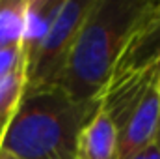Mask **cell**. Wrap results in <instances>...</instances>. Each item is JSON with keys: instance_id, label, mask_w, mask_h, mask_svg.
Returning <instances> with one entry per match:
<instances>
[{"instance_id": "30bf717a", "label": "cell", "mask_w": 160, "mask_h": 159, "mask_svg": "<svg viewBox=\"0 0 160 159\" xmlns=\"http://www.w3.org/2000/svg\"><path fill=\"white\" fill-rule=\"evenodd\" d=\"M19 66H22V58H21L19 47L0 49V82L6 79L9 73H13Z\"/></svg>"}, {"instance_id": "7c38bea8", "label": "cell", "mask_w": 160, "mask_h": 159, "mask_svg": "<svg viewBox=\"0 0 160 159\" xmlns=\"http://www.w3.org/2000/svg\"><path fill=\"white\" fill-rule=\"evenodd\" d=\"M0 159H17L11 152H8V150H4V148H0Z\"/></svg>"}, {"instance_id": "8fae6325", "label": "cell", "mask_w": 160, "mask_h": 159, "mask_svg": "<svg viewBox=\"0 0 160 159\" xmlns=\"http://www.w3.org/2000/svg\"><path fill=\"white\" fill-rule=\"evenodd\" d=\"M140 159H160V144L157 140H153L147 148L140 152Z\"/></svg>"}, {"instance_id": "8992f818", "label": "cell", "mask_w": 160, "mask_h": 159, "mask_svg": "<svg viewBox=\"0 0 160 159\" xmlns=\"http://www.w3.org/2000/svg\"><path fill=\"white\" fill-rule=\"evenodd\" d=\"M75 159H118V127L101 101L78 131Z\"/></svg>"}, {"instance_id": "277c9868", "label": "cell", "mask_w": 160, "mask_h": 159, "mask_svg": "<svg viewBox=\"0 0 160 159\" xmlns=\"http://www.w3.org/2000/svg\"><path fill=\"white\" fill-rule=\"evenodd\" d=\"M160 123L158 77L149 84L142 99L118 129V159H128L157 140Z\"/></svg>"}, {"instance_id": "5bb4252c", "label": "cell", "mask_w": 160, "mask_h": 159, "mask_svg": "<svg viewBox=\"0 0 160 159\" xmlns=\"http://www.w3.org/2000/svg\"><path fill=\"white\" fill-rule=\"evenodd\" d=\"M158 90H160V69H158Z\"/></svg>"}, {"instance_id": "7a4b0ae2", "label": "cell", "mask_w": 160, "mask_h": 159, "mask_svg": "<svg viewBox=\"0 0 160 159\" xmlns=\"http://www.w3.org/2000/svg\"><path fill=\"white\" fill-rule=\"evenodd\" d=\"M97 107L99 99L80 101L58 86L24 94L0 148L17 159H75L78 131Z\"/></svg>"}, {"instance_id": "3957f363", "label": "cell", "mask_w": 160, "mask_h": 159, "mask_svg": "<svg viewBox=\"0 0 160 159\" xmlns=\"http://www.w3.org/2000/svg\"><path fill=\"white\" fill-rule=\"evenodd\" d=\"M95 0H63L48 32L24 68V94L58 86L80 26Z\"/></svg>"}, {"instance_id": "52a82bcc", "label": "cell", "mask_w": 160, "mask_h": 159, "mask_svg": "<svg viewBox=\"0 0 160 159\" xmlns=\"http://www.w3.org/2000/svg\"><path fill=\"white\" fill-rule=\"evenodd\" d=\"M63 0H28L26 2V15H24V28H22V38H21V58H22V66L26 68L41 41L45 38V34L48 32L60 6Z\"/></svg>"}, {"instance_id": "6da1fadb", "label": "cell", "mask_w": 160, "mask_h": 159, "mask_svg": "<svg viewBox=\"0 0 160 159\" xmlns=\"http://www.w3.org/2000/svg\"><path fill=\"white\" fill-rule=\"evenodd\" d=\"M155 4L153 0H95L80 26L58 88L80 101L99 99L125 45Z\"/></svg>"}, {"instance_id": "9c48e42d", "label": "cell", "mask_w": 160, "mask_h": 159, "mask_svg": "<svg viewBox=\"0 0 160 159\" xmlns=\"http://www.w3.org/2000/svg\"><path fill=\"white\" fill-rule=\"evenodd\" d=\"M28 0H0V49L19 47Z\"/></svg>"}, {"instance_id": "4fadbf2b", "label": "cell", "mask_w": 160, "mask_h": 159, "mask_svg": "<svg viewBox=\"0 0 160 159\" xmlns=\"http://www.w3.org/2000/svg\"><path fill=\"white\" fill-rule=\"evenodd\" d=\"M157 142L160 144V123H158V133H157Z\"/></svg>"}, {"instance_id": "5b68a950", "label": "cell", "mask_w": 160, "mask_h": 159, "mask_svg": "<svg viewBox=\"0 0 160 159\" xmlns=\"http://www.w3.org/2000/svg\"><path fill=\"white\" fill-rule=\"evenodd\" d=\"M157 68H160V2L155 4L153 11L130 36L110 82L142 75Z\"/></svg>"}, {"instance_id": "ba28073f", "label": "cell", "mask_w": 160, "mask_h": 159, "mask_svg": "<svg viewBox=\"0 0 160 159\" xmlns=\"http://www.w3.org/2000/svg\"><path fill=\"white\" fill-rule=\"evenodd\" d=\"M24 96V66H19L0 82V146Z\"/></svg>"}]
</instances>
